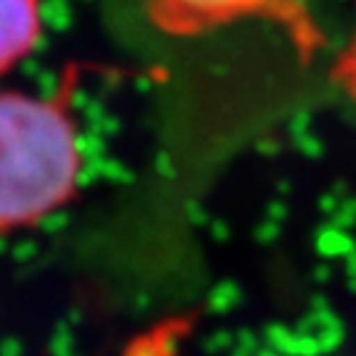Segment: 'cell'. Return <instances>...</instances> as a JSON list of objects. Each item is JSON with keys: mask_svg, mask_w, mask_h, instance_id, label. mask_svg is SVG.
<instances>
[{"mask_svg": "<svg viewBox=\"0 0 356 356\" xmlns=\"http://www.w3.org/2000/svg\"><path fill=\"white\" fill-rule=\"evenodd\" d=\"M69 72L51 95L0 90V235L48 222L79 193L85 153Z\"/></svg>", "mask_w": 356, "mask_h": 356, "instance_id": "1", "label": "cell"}, {"mask_svg": "<svg viewBox=\"0 0 356 356\" xmlns=\"http://www.w3.org/2000/svg\"><path fill=\"white\" fill-rule=\"evenodd\" d=\"M145 16L169 38H198L243 22L280 26L309 58L325 45V38L301 0H143Z\"/></svg>", "mask_w": 356, "mask_h": 356, "instance_id": "2", "label": "cell"}, {"mask_svg": "<svg viewBox=\"0 0 356 356\" xmlns=\"http://www.w3.org/2000/svg\"><path fill=\"white\" fill-rule=\"evenodd\" d=\"M42 0H0V76L38 48Z\"/></svg>", "mask_w": 356, "mask_h": 356, "instance_id": "3", "label": "cell"}, {"mask_svg": "<svg viewBox=\"0 0 356 356\" xmlns=\"http://www.w3.org/2000/svg\"><path fill=\"white\" fill-rule=\"evenodd\" d=\"M335 79L341 82V88L348 92V98L356 103V38L348 42V48L341 53L338 66H335Z\"/></svg>", "mask_w": 356, "mask_h": 356, "instance_id": "4", "label": "cell"}]
</instances>
